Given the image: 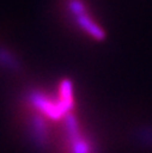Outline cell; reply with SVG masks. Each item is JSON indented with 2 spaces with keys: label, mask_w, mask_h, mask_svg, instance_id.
Here are the masks:
<instances>
[{
  "label": "cell",
  "mask_w": 152,
  "mask_h": 153,
  "mask_svg": "<svg viewBox=\"0 0 152 153\" xmlns=\"http://www.w3.org/2000/svg\"><path fill=\"white\" fill-rule=\"evenodd\" d=\"M61 11L69 25L90 39L99 42L105 38V30L92 14L85 0H61Z\"/></svg>",
  "instance_id": "obj_1"
}]
</instances>
